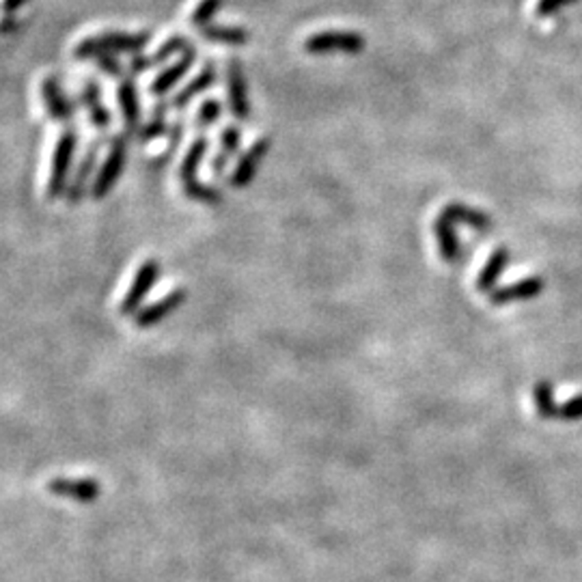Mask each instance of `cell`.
<instances>
[{"mask_svg":"<svg viewBox=\"0 0 582 582\" xmlns=\"http://www.w3.org/2000/svg\"><path fill=\"white\" fill-rule=\"evenodd\" d=\"M160 261L158 259H145L141 266H138L136 275H134L130 287H127L125 296L121 298L119 313L121 316H136L143 308L145 298L149 296V291L154 289V285L158 283L160 278Z\"/></svg>","mask_w":582,"mask_h":582,"instance_id":"5","label":"cell"},{"mask_svg":"<svg viewBox=\"0 0 582 582\" xmlns=\"http://www.w3.org/2000/svg\"><path fill=\"white\" fill-rule=\"evenodd\" d=\"M199 35L203 39L214 44H226V45H242L250 39V33L242 26H223V25H207L199 28Z\"/></svg>","mask_w":582,"mask_h":582,"instance_id":"22","label":"cell"},{"mask_svg":"<svg viewBox=\"0 0 582 582\" xmlns=\"http://www.w3.org/2000/svg\"><path fill=\"white\" fill-rule=\"evenodd\" d=\"M242 147V130L237 125H225L220 130L218 136V149L214 154L212 162H209V171H212L214 177H220L229 166V162L233 160V156L237 154Z\"/></svg>","mask_w":582,"mask_h":582,"instance_id":"16","label":"cell"},{"mask_svg":"<svg viewBox=\"0 0 582 582\" xmlns=\"http://www.w3.org/2000/svg\"><path fill=\"white\" fill-rule=\"evenodd\" d=\"M102 143H104L102 138H95V141H91L89 145H86V151L83 154V158H80L78 166H75L74 177H72V182H69V188L65 192L67 203H72V206L83 201V196L86 195V188H89V179L93 175V168H95L97 154H100Z\"/></svg>","mask_w":582,"mask_h":582,"instance_id":"10","label":"cell"},{"mask_svg":"<svg viewBox=\"0 0 582 582\" xmlns=\"http://www.w3.org/2000/svg\"><path fill=\"white\" fill-rule=\"evenodd\" d=\"M190 48H192V42L188 37H184V35H173V37H168L166 42L154 52V55L134 56L132 63H130V72L132 74H145V72H149V69H154V67L162 65V63H166L168 58L175 56V55H184V52L190 50Z\"/></svg>","mask_w":582,"mask_h":582,"instance_id":"13","label":"cell"},{"mask_svg":"<svg viewBox=\"0 0 582 582\" xmlns=\"http://www.w3.org/2000/svg\"><path fill=\"white\" fill-rule=\"evenodd\" d=\"M151 31H141V33H100L93 35V37H85L83 42H78V45L74 48L75 58H97L104 55H136L141 52L145 45H149L151 42Z\"/></svg>","mask_w":582,"mask_h":582,"instance_id":"1","label":"cell"},{"mask_svg":"<svg viewBox=\"0 0 582 582\" xmlns=\"http://www.w3.org/2000/svg\"><path fill=\"white\" fill-rule=\"evenodd\" d=\"M184 195L188 196V199L192 201H199V203H206V206H218L220 201H223V192H220L216 186L207 184V182H190L182 186Z\"/></svg>","mask_w":582,"mask_h":582,"instance_id":"25","label":"cell"},{"mask_svg":"<svg viewBox=\"0 0 582 582\" xmlns=\"http://www.w3.org/2000/svg\"><path fill=\"white\" fill-rule=\"evenodd\" d=\"M569 3H576V0H539L537 5V15L539 17H548L552 14H557L558 9L566 7Z\"/></svg>","mask_w":582,"mask_h":582,"instance_id":"31","label":"cell"},{"mask_svg":"<svg viewBox=\"0 0 582 582\" xmlns=\"http://www.w3.org/2000/svg\"><path fill=\"white\" fill-rule=\"evenodd\" d=\"M50 492L58 494V497H72V498H78V500H93L97 497V483L93 481H75V483H69V481H56V483H50L48 486Z\"/></svg>","mask_w":582,"mask_h":582,"instance_id":"24","label":"cell"},{"mask_svg":"<svg viewBox=\"0 0 582 582\" xmlns=\"http://www.w3.org/2000/svg\"><path fill=\"white\" fill-rule=\"evenodd\" d=\"M223 3L225 0H201V3L195 7V11H192L190 25L196 28L207 26L209 22H212V17L218 14V9L223 7Z\"/></svg>","mask_w":582,"mask_h":582,"instance_id":"28","label":"cell"},{"mask_svg":"<svg viewBox=\"0 0 582 582\" xmlns=\"http://www.w3.org/2000/svg\"><path fill=\"white\" fill-rule=\"evenodd\" d=\"M535 406H537V412L544 418H558L561 416V406L555 404V397H552V386L548 382H541L535 386L533 393Z\"/></svg>","mask_w":582,"mask_h":582,"instance_id":"26","label":"cell"},{"mask_svg":"<svg viewBox=\"0 0 582 582\" xmlns=\"http://www.w3.org/2000/svg\"><path fill=\"white\" fill-rule=\"evenodd\" d=\"M116 104H119L121 119L125 124V132L134 136L141 130V100H138V89L134 78H121L116 85Z\"/></svg>","mask_w":582,"mask_h":582,"instance_id":"11","label":"cell"},{"mask_svg":"<svg viewBox=\"0 0 582 582\" xmlns=\"http://www.w3.org/2000/svg\"><path fill=\"white\" fill-rule=\"evenodd\" d=\"M226 100H229V110L237 121H246L250 116V102H248V85L246 74L240 58L231 56L226 61Z\"/></svg>","mask_w":582,"mask_h":582,"instance_id":"6","label":"cell"},{"mask_svg":"<svg viewBox=\"0 0 582 582\" xmlns=\"http://www.w3.org/2000/svg\"><path fill=\"white\" fill-rule=\"evenodd\" d=\"M434 236L436 244H438L440 259L445 264H457L459 257H462V248H459L456 223L447 218L445 214H438V218L434 220Z\"/></svg>","mask_w":582,"mask_h":582,"instance_id":"17","label":"cell"},{"mask_svg":"<svg viewBox=\"0 0 582 582\" xmlns=\"http://www.w3.org/2000/svg\"><path fill=\"white\" fill-rule=\"evenodd\" d=\"M78 100L85 106L86 115H89L93 127H97V130H102V132L108 130L110 124H113V115H110L108 106L104 104L102 89H100V85L95 83V80L93 78L83 80Z\"/></svg>","mask_w":582,"mask_h":582,"instance_id":"12","label":"cell"},{"mask_svg":"<svg viewBox=\"0 0 582 582\" xmlns=\"http://www.w3.org/2000/svg\"><path fill=\"white\" fill-rule=\"evenodd\" d=\"M195 61H196V48H195V45H192V48L186 50L184 55L173 63V65L165 67L158 75H156L154 80H151L149 95H154V97L166 95V93L171 91L173 86L177 85L179 80H182L184 75L190 72L192 65H195Z\"/></svg>","mask_w":582,"mask_h":582,"instance_id":"14","label":"cell"},{"mask_svg":"<svg viewBox=\"0 0 582 582\" xmlns=\"http://www.w3.org/2000/svg\"><path fill=\"white\" fill-rule=\"evenodd\" d=\"M220 116H223V104L216 97H207V100H203L199 110H196V127L199 130H209L214 124H218Z\"/></svg>","mask_w":582,"mask_h":582,"instance_id":"27","label":"cell"},{"mask_svg":"<svg viewBox=\"0 0 582 582\" xmlns=\"http://www.w3.org/2000/svg\"><path fill=\"white\" fill-rule=\"evenodd\" d=\"M541 289H544V281H541L539 276L524 278V281L511 283L507 287H497L490 291V302L497 306H503L509 305V302L535 298V296L541 294Z\"/></svg>","mask_w":582,"mask_h":582,"instance_id":"18","label":"cell"},{"mask_svg":"<svg viewBox=\"0 0 582 582\" xmlns=\"http://www.w3.org/2000/svg\"><path fill=\"white\" fill-rule=\"evenodd\" d=\"M366 39L354 31H322L305 39L302 48L306 55H360Z\"/></svg>","mask_w":582,"mask_h":582,"instance_id":"4","label":"cell"},{"mask_svg":"<svg viewBox=\"0 0 582 582\" xmlns=\"http://www.w3.org/2000/svg\"><path fill=\"white\" fill-rule=\"evenodd\" d=\"M166 108H168L166 102H160L158 106H154L151 119L147 121V124L141 125V130L134 134V138L141 143H149V141H156V138H160V136H166V132H168V124H166V116H165Z\"/></svg>","mask_w":582,"mask_h":582,"instance_id":"23","label":"cell"},{"mask_svg":"<svg viewBox=\"0 0 582 582\" xmlns=\"http://www.w3.org/2000/svg\"><path fill=\"white\" fill-rule=\"evenodd\" d=\"M78 149V130L74 125H67L65 130L58 134L55 151L50 160V175H48V199H58L65 195L69 188V175H72L74 156Z\"/></svg>","mask_w":582,"mask_h":582,"instance_id":"2","label":"cell"},{"mask_svg":"<svg viewBox=\"0 0 582 582\" xmlns=\"http://www.w3.org/2000/svg\"><path fill=\"white\" fill-rule=\"evenodd\" d=\"M272 147V138L270 136H261L255 141L246 151H242V156L237 158V165L233 168V173L229 175V184L231 188H246V186L253 182L255 175H257L261 162L266 160L267 151Z\"/></svg>","mask_w":582,"mask_h":582,"instance_id":"7","label":"cell"},{"mask_svg":"<svg viewBox=\"0 0 582 582\" xmlns=\"http://www.w3.org/2000/svg\"><path fill=\"white\" fill-rule=\"evenodd\" d=\"M207 151H209V138L207 136H196L195 141L190 143V147H188V151H186L182 165H179V171H177L182 186L196 182V179H199L196 177V173H199V166H201V162L206 160Z\"/></svg>","mask_w":582,"mask_h":582,"instance_id":"20","label":"cell"},{"mask_svg":"<svg viewBox=\"0 0 582 582\" xmlns=\"http://www.w3.org/2000/svg\"><path fill=\"white\" fill-rule=\"evenodd\" d=\"M42 100L44 108L52 121L58 124H69L75 115V104L69 100L63 91L61 80L56 75H45L42 80Z\"/></svg>","mask_w":582,"mask_h":582,"instance_id":"9","label":"cell"},{"mask_svg":"<svg viewBox=\"0 0 582 582\" xmlns=\"http://www.w3.org/2000/svg\"><path fill=\"white\" fill-rule=\"evenodd\" d=\"M447 218L453 220V223L466 225L475 231H490L492 229V218L490 214L481 212V209H475L470 206H464V203L453 201L449 206L442 207V212Z\"/></svg>","mask_w":582,"mask_h":582,"instance_id":"19","label":"cell"},{"mask_svg":"<svg viewBox=\"0 0 582 582\" xmlns=\"http://www.w3.org/2000/svg\"><path fill=\"white\" fill-rule=\"evenodd\" d=\"M26 5V0H5V14L14 15L15 11H20Z\"/></svg>","mask_w":582,"mask_h":582,"instance_id":"32","label":"cell"},{"mask_svg":"<svg viewBox=\"0 0 582 582\" xmlns=\"http://www.w3.org/2000/svg\"><path fill=\"white\" fill-rule=\"evenodd\" d=\"M216 78H218L216 65H214L212 58H207V61L203 63L201 72L196 74L195 78H192L190 83L186 85L184 89L179 91L171 102H168V108H186L192 100H195V97H199L201 93H206L207 89H212V86L216 85Z\"/></svg>","mask_w":582,"mask_h":582,"instance_id":"15","label":"cell"},{"mask_svg":"<svg viewBox=\"0 0 582 582\" xmlns=\"http://www.w3.org/2000/svg\"><path fill=\"white\" fill-rule=\"evenodd\" d=\"M558 418H563V421H578V418H582V395L567 401V404H563L561 416Z\"/></svg>","mask_w":582,"mask_h":582,"instance_id":"29","label":"cell"},{"mask_svg":"<svg viewBox=\"0 0 582 582\" xmlns=\"http://www.w3.org/2000/svg\"><path fill=\"white\" fill-rule=\"evenodd\" d=\"M509 264V248L500 246L494 250V253L490 255V259L486 261L481 267L479 276H477V289L479 291H494L497 287V281L500 278V275H503V270L507 267Z\"/></svg>","mask_w":582,"mask_h":582,"instance_id":"21","label":"cell"},{"mask_svg":"<svg viewBox=\"0 0 582 582\" xmlns=\"http://www.w3.org/2000/svg\"><path fill=\"white\" fill-rule=\"evenodd\" d=\"M127 143H130V134L127 132H116L108 143V154L104 162L97 168L95 179L91 186V196L93 199H104L110 195V190L115 188L119 177L124 175L125 162H127Z\"/></svg>","mask_w":582,"mask_h":582,"instance_id":"3","label":"cell"},{"mask_svg":"<svg viewBox=\"0 0 582 582\" xmlns=\"http://www.w3.org/2000/svg\"><path fill=\"white\" fill-rule=\"evenodd\" d=\"M186 300H188V291H186V287H175L173 291H168L166 296H162L160 300L151 302L149 306H143L141 311L134 316V326H136V328H154L162 319L173 316Z\"/></svg>","mask_w":582,"mask_h":582,"instance_id":"8","label":"cell"},{"mask_svg":"<svg viewBox=\"0 0 582 582\" xmlns=\"http://www.w3.org/2000/svg\"><path fill=\"white\" fill-rule=\"evenodd\" d=\"M95 61H97V67H100L104 74H108V75H124V65H121V63L116 61L115 55L97 56Z\"/></svg>","mask_w":582,"mask_h":582,"instance_id":"30","label":"cell"}]
</instances>
